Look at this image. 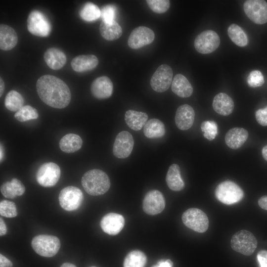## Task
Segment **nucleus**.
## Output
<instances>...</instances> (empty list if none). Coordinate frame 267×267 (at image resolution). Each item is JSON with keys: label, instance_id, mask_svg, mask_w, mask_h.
<instances>
[{"label": "nucleus", "instance_id": "nucleus-1", "mask_svg": "<svg viewBox=\"0 0 267 267\" xmlns=\"http://www.w3.org/2000/svg\"><path fill=\"white\" fill-rule=\"evenodd\" d=\"M36 88L41 99L49 106L62 109L70 103L71 95L69 87L55 76H41L37 82Z\"/></svg>", "mask_w": 267, "mask_h": 267}, {"label": "nucleus", "instance_id": "nucleus-2", "mask_svg": "<svg viewBox=\"0 0 267 267\" xmlns=\"http://www.w3.org/2000/svg\"><path fill=\"white\" fill-rule=\"evenodd\" d=\"M81 182L85 190L92 196L102 195L110 187L108 175L99 169H92L85 173L82 177Z\"/></svg>", "mask_w": 267, "mask_h": 267}, {"label": "nucleus", "instance_id": "nucleus-3", "mask_svg": "<svg viewBox=\"0 0 267 267\" xmlns=\"http://www.w3.org/2000/svg\"><path fill=\"white\" fill-rule=\"evenodd\" d=\"M34 250L39 255L45 257L55 255L60 247L58 238L49 235H39L34 237L31 242Z\"/></svg>", "mask_w": 267, "mask_h": 267}, {"label": "nucleus", "instance_id": "nucleus-4", "mask_svg": "<svg viewBox=\"0 0 267 267\" xmlns=\"http://www.w3.org/2000/svg\"><path fill=\"white\" fill-rule=\"evenodd\" d=\"M230 244L233 250L246 256H250L257 246V240L251 232L242 229L232 236Z\"/></svg>", "mask_w": 267, "mask_h": 267}, {"label": "nucleus", "instance_id": "nucleus-5", "mask_svg": "<svg viewBox=\"0 0 267 267\" xmlns=\"http://www.w3.org/2000/svg\"><path fill=\"white\" fill-rule=\"evenodd\" d=\"M215 195L221 202L231 205L240 201L244 196V192L235 182L226 180L218 185L215 190Z\"/></svg>", "mask_w": 267, "mask_h": 267}, {"label": "nucleus", "instance_id": "nucleus-6", "mask_svg": "<svg viewBox=\"0 0 267 267\" xmlns=\"http://www.w3.org/2000/svg\"><path fill=\"white\" fill-rule=\"evenodd\" d=\"M181 219L186 226L199 233L205 232L209 227L207 215L199 209H187L183 213Z\"/></svg>", "mask_w": 267, "mask_h": 267}, {"label": "nucleus", "instance_id": "nucleus-7", "mask_svg": "<svg viewBox=\"0 0 267 267\" xmlns=\"http://www.w3.org/2000/svg\"><path fill=\"white\" fill-rule=\"evenodd\" d=\"M27 27L30 33L36 36L47 37L51 31V25L48 20L38 10L31 11L27 20Z\"/></svg>", "mask_w": 267, "mask_h": 267}, {"label": "nucleus", "instance_id": "nucleus-8", "mask_svg": "<svg viewBox=\"0 0 267 267\" xmlns=\"http://www.w3.org/2000/svg\"><path fill=\"white\" fill-rule=\"evenodd\" d=\"M83 194L78 187L69 186L62 189L58 197L60 206L68 211L78 209L83 200Z\"/></svg>", "mask_w": 267, "mask_h": 267}, {"label": "nucleus", "instance_id": "nucleus-9", "mask_svg": "<svg viewBox=\"0 0 267 267\" xmlns=\"http://www.w3.org/2000/svg\"><path fill=\"white\" fill-rule=\"evenodd\" d=\"M220 44L218 34L211 30H205L197 36L194 40L196 50L201 54L211 53L216 50Z\"/></svg>", "mask_w": 267, "mask_h": 267}, {"label": "nucleus", "instance_id": "nucleus-10", "mask_svg": "<svg viewBox=\"0 0 267 267\" xmlns=\"http://www.w3.org/2000/svg\"><path fill=\"white\" fill-rule=\"evenodd\" d=\"M61 174L59 167L53 162L45 163L38 170L36 179L38 183L44 187H51L58 182Z\"/></svg>", "mask_w": 267, "mask_h": 267}, {"label": "nucleus", "instance_id": "nucleus-11", "mask_svg": "<svg viewBox=\"0 0 267 267\" xmlns=\"http://www.w3.org/2000/svg\"><path fill=\"white\" fill-rule=\"evenodd\" d=\"M247 16L257 24L267 22V2L263 0H248L243 4Z\"/></svg>", "mask_w": 267, "mask_h": 267}, {"label": "nucleus", "instance_id": "nucleus-12", "mask_svg": "<svg viewBox=\"0 0 267 267\" xmlns=\"http://www.w3.org/2000/svg\"><path fill=\"white\" fill-rule=\"evenodd\" d=\"M173 70L167 64L158 67L150 80L152 89L156 92H163L167 90L172 83Z\"/></svg>", "mask_w": 267, "mask_h": 267}, {"label": "nucleus", "instance_id": "nucleus-13", "mask_svg": "<svg viewBox=\"0 0 267 267\" xmlns=\"http://www.w3.org/2000/svg\"><path fill=\"white\" fill-rule=\"evenodd\" d=\"M165 207V199L163 194L158 190L148 191L142 202L144 212L150 215L160 213Z\"/></svg>", "mask_w": 267, "mask_h": 267}, {"label": "nucleus", "instance_id": "nucleus-14", "mask_svg": "<svg viewBox=\"0 0 267 267\" xmlns=\"http://www.w3.org/2000/svg\"><path fill=\"white\" fill-rule=\"evenodd\" d=\"M154 38V33L151 29L145 26H139L131 33L128 44L133 49H138L152 43Z\"/></svg>", "mask_w": 267, "mask_h": 267}, {"label": "nucleus", "instance_id": "nucleus-15", "mask_svg": "<svg viewBox=\"0 0 267 267\" xmlns=\"http://www.w3.org/2000/svg\"><path fill=\"white\" fill-rule=\"evenodd\" d=\"M134 141L132 135L127 131L120 132L116 136L113 146L114 155L121 159L127 158L132 152Z\"/></svg>", "mask_w": 267, "mask_h": 267}, {"label": "nucleus", "instance_id": "nucleus-16", "mask_svg": "<svg viewBox=\"0 0 267 267\" xmlns=\"http://www.w3.org/2000/svg\"><path fill=\"white\" fill-rule=\"evenodd\" d=\"M125 224V219L120 214L110 213L105 215L101 220L100 226L103 231L110 235L118 234Z\"/></svg>", "mask_w": 267, "mask_h": 267}, {"label": "nucleus", "instance_id": "nucleus-17", "mask_svg": "<svg viewBox=\"0 0 267 267\" xmlns=\"http://www.w3.org/2000/svg\"><path fill=\"white\" fill-rule=\"evenodd\" d=\"M113 83L107 76L98 77L91 84L90 90L92 94L99 99L110 97L113 93Z\"/></svg>", "mask_w": 267, "mask_h": 267}, {"label": "nucleus", "instance_id": "nucleus-18", "mask_svg": "<svg viewBox=\"0 0 267 267\" xmlns=\"http://www.w3.org/2000/svg\"><path fill=\"white\" fill-rule=\"evenodd\" d=\"M194 117L195 112L191 106L188 104L180 105L176 111V125L181 130L189 129L193 124Z\"/></svg>", "mask_w": 267, "mask_h": 267}, {"label": "nucleus", "instance_id": "nucleus-19", "mask_svg": "<svg viewBox=\"0 0 267 267\" xmlns=\"http://www.w3.org/2000/svg\"><path fill=\"white\" fill-rule=\"evenodd\" d=\"M248 137V133L242 128L230 129L225 135V142L229 148L237 149L241 147Z\"/></svg>", "mask_w": 267, "mask_h": 267}, {"label": "nucleus", "instance_id": "nucleus-20", "mask_svg": "<svg viewBox=\"0 0 267 267\" xmlns=\"http://www.w3.org/2000/svg\"><path fill=\"white\" fill-rule=\"evenodd\" d=\"M213 107L216 112L222 116H228L233 111L234 102L227 94L220 92L214 98Z\"/></svg>", "mask_w": 267, "mask_h": 267}, {"label": "nucleus", "instance_id": "nucleus-21", "mask_svg": "<svg viewBox=\"0 0 267 267\" xmlns=\"http://www.w3.org/2000/svg\"><path fill=\"white\" fill-rule=\"evenodd\" d=\"M98 63V58L94 55H80L72 60L71 65L75 71L82 72L93 69Z\"/></svg>", "mask_w": 267, "mask_h": 267}, {"label": "nucleus", "instance_id": "nucleus-22", "mask_svg": "<svg viewBox=\"0 0 267 267\" xmlns=\"http://www.w3.org/2000/svg\"><path fill=\"white\" fill-rule=\"evenodd\" d=\"M44 59L50 68L55 70L62 68L66 62L65 53L56 47L48 48L44 52Z\"/></svg>", "mask_w": 267, "mask_h": 267}, {"label": "nucleus", "instance_id": "nucleus-23", "mask_svg": "<svg viewBox=\"0 0 267 267\" xmlns=\"http://www.w3.org/2000/svg\"><path fill=\"white\" fill-rule=\"evenodd\" d=\"M18 42V36L15 31L8 25H0V48L3 50L13 48Z\"/></svg>", "mask_w": 267, "mask_h": 267}, {"label": "nucleus", "instance_id": "nucleus-24", "mask_svg": "<svg viewBox=\"0 0 267 267\" xmlns=\"http://www.w3.org/2000/svg\"><path fill=\"white\" fill-rule=\"evenodd\" d=\"M173 92L180 97H188L193 92V88L187 79L180 74L175 75L172 83Z\"/></svg>", "mask_w": 267, "mask_h": 267}, {"label": "nucleus", "instance_id": "nucleus-25", "mask_svg": "<svg viewBox=\"0 0 267 267\" xmlns=\"http://www.w3.org/2000/svg\"><path fill=\"white\" fill-rule=\"evenodd\" d=\"M166 181L168 187L176 191H180L184 187V183L181 178L179 167L176 164L171 165L167 172Z\"/></svg>", "mask_w": 267, "mask_h": 267}, {"label": "nucleus", "instance_id": "nucleus-26", "mask_svg": "<svg viewBox=\"0 0 267 267\" xmlns=\"http://www.w3.org/2000/svg\"><path fill=\"white\" fill-rule=\"evenodd\" d=\"M147 119V114L142 112L128 110L125 114L126 123L131 129L134 131L140 130L145 125Z\"/></svg>", "mask_w": 267, "mask_h": 267}, {"label": "nucleus", "instance_id": "nucleus-27", "mask_svg": "<svg viewBox=\"0 0 267 267\" xmlns=\"http://www.w3.org/2000/svg\"><path fill=\"white\" fill-rule=\"evenodd\" d=\"M0 191L5 197L13 199L16 196L23 195L25 188L19 179L13 178L10 181L5 182L1 185Z\"/></svg>", "mask_w": 267, "mask_h": 267}, {"label": "nucleus", "instance_id": "nucleus-28", "mask_svg": "<svg viewBox=\"0 0 267 267\" xmlns=\"http://www.w3.org/2000/svg\"><path fill=\"white\" fill-rule=\"evenodd\" d=\"M82 143V139L79 135L70 133L61 138L59 141V147L65 153H73L81 148Z\"/></svg>", "mask_w": 267, "mask_h": 267}, {"label": "nucleus", "instance_id": "nucleus-29", "mask_svg": "<svg viewBox=\"0 0 267 267\" xmlns=\"http://www.w3.org/2000/svg\"><path fill=\"white\" fill-rule=\"evenodd\" d=\"M165 127L162 121L153 118L146 122L143 128L144 135L149 138H160L165 134Z\"/></svg>", "mask_w": 267, "mask_h": 267}, {"label": "nucleus", "instance_id": "nucleus-30", "mask_svg": "<svg viewBox=\"0 0 267 267\" xmlns=\"http://www.w3.org/2000/svg\"><path fill=\"white\" fill-rule=\"evenodd\" d=\"M101 36L107 41H112L118 39L122 35V29L115 21L112 23L102 21L99 26Z\"/></svg>", "mask_w": 267, "mask_h": 267}, {"label": "nucleus", "instance_id": "nucleus-31", "mask_svg": "<svg viewBox=\"0 0 267 267\" xmlns=\"http://www.w3.org/2000/svg\"><path fill=\"white\" fill-rule=\"evenodd\" d=\"M227 34L230 40L237 45L245 46L248 43V38L244 30L238 25L231 24L228 28Z\"/></svg>", "mask_w": 267, "mask_h": 267}, {"label": "nucleus", "instance_id": "nucleus-32", "mask_svg": "<svg viewBox=\"0 0 267 267\" xmlns=\"http://www.w3.org/2000/svg\"><path fill=\"white\" fill-rule=\"evenodd\" d=\"M147 262V257L142 251L135 250L129 252L126 256L124 267H144Z\"/></svg>", "mask_w": 267, "mask_h": 267}, {"label": "nucleus", "instance_id": "nucleus-33", "mask_svg": "<svg viewBox=\"0 0 267 267\" xmlns=\"http://www.w3.org/2000/svg\"><path fill=\"white\" fill-rule=\"evenodd\" d=\"M24 100L23 96L17 91L11 90L5 97V107L11 111H17L23 106Z\"/></svg>", "mask_w": 267, "mask_h": 267}, {"label": "nucleus", "instance_id": "nucleus-34", "mask_svg": "<svg viewBox=\"0 0 267 267\" xmlns=\"http://www.w3.org/2000/svg\"><path fill=\"white\" fill-rule=\"evenodd\" d=\"M80 15L85 21H92L98 19L101 16V10L94 3L87 2L81 10Z\"/></svg>", "mask_w": 267, "mask_h": 267}, {"label": "nucleus", "instance_id": "nucleus-35", "mask_svg": "<svg viewBox=\"0 0 267 267\" xmlns=\"http://www.w3.org/2000/svg\"><path fill=\"white\" fill-rule=\"evenodd\" d=\"M38 116V112L36 109L28 105L23 106L14 114L15 118L19 122L36 119Z\"/></svg>", "mask_w": 267, "mask_h": 267}, {"label": "nucleus", "instance_id": "nucleus-36", "mask_svg": "<svg viewBox=\"0 0 267 267\" xmlns=\"http://www.w3.org/2000/svg\"><path fill=\"white\" fill-rule=\"evenodd\" d=\"M201 131L204 136L209 140H213L218 134V126L213 121H206L201 125Z\"/></svg>", "mask_w": 267, "mask_h": 267}, {"label": "nucleus", "instance_id": "nucleus-37", "mask_svg": "<svg viewBox=\"0 0 267 267\" xmlns=\"http://www.w3.org/2000/svg\"><path fill=\"white\" fill-rule=\"evenodd\" d=\"M0 214L6 218H13L17 215L15 204L12 201L3 200L0 202Z\"/></svg>", "mask_w": 267, "mask_h": 267}, {"label": "nucleus", "instance_id": "nucleus-38", "mask_svg": "<svg viewBox=\"0 0 267 267\" xmlns=\"http://www.w3.org/2000/svg\"><path fill=\"white\" fill-rule=\"evenodd\" d=\"M146 2L150 8L158 14L166 12L170 7V3L168 0H147Z\"/></svg>", "mask_w": 267, "mask_h": 267}, {"label": "nucleus", "instance_id": "nucleus-39", "mask_svg": "<svg viewBox=\"0 0 267 267\" xmlns=\"http://www.w3.org/2000/svg\"><path fill=\"white\" fill-rule=\"evenodd\" d=\"M264 82L262 73L257 70L251 71L247 78L248 84L252 88L261 87L264 84Z\"/></svg>", "mask_w": 267, "mask_h": 267}, {"label": "nucleus", "instance_id": "nucleus-40", "mask_svg": "<svg viewBox=\"0 0 267 267\" xmlns=\"http://www.w3.org/2000/svg\"><path fill=\"white\" fill-rule=\"evenodd\" d=\"M116 9L113 5H107L101 10V17L102 21L106 23H112L114 21Z\"/></svg>", "mask_w": 267, "mask_h": 267}, {"label": "nucleus", "instance_id": "nucleus-41", "mask_svg": "<svg viewBox=\"0 0 267 267\" xmlns=\"http://www.w3.org/2000/svg\"><path fill=\"white\" fill-rule=\"evenodd\" d=\"M258 123L263 126H267V106L258 110L255 113Z\"/></svg>", "mask_w": 267, "mask_h": 267}, {"label": "nucleus", "instance_id": "nucleus-42", "mask_svg": "<svg viewBox=\"0 0 267 267\" xmlns=\"http://www.w3.org/2000/svg\"><path fill=\"white\" fill-rule=\"evenodd\" d=\"M257 260L260 267H267V251L261 250L257 256Z\"/></svg>", "mask_w": 267, "mask_h": 267}, {"label": "nucleus", "instance_id": "nucleus-43", "mask_svg": "<svg viewBox=\"0 0 267 267\" xmlns=\"http://www.w3.org/2000/svg\"><path fill=\"white\" fill-rule=\"evenodd\" d=\"M173 263L170 260H161L151 267H172Z\"/></svg>", "mask_w": 267, "mask_h": 267}, {"label": "nucleus", "instance_id": "nucleus-44", "mask_svg": "<svg viewBox=\"0 0 267 267\" xmlns=\"http://www.w3.org/2000/svg\"><path fill=\"white\" fill-rule=\"evenodd\" d=\"M12 262L1 254H0V267H12Z\"/></svg>", "mask_w": 267, "mask_h": 267}, {"label": "nucleus", "instance_id": "nucleus-45", "mask_svg": "<svg viewBox=\"0 0 267 267\" xmlns=\"http://www.w3.org/2000/svg\"><path fill=\"white\" fill-rule=\"evenodd\" d=\"M258 202L261 208L267 210V195L262 196L258 200Z\"/></svg>", "mask_w": 267, "mask_h": 267}, {"label": "nucleus", "instance_id": "nucleus-46", "mask_svg": "<svg viewBox=\"0 0 267 267\" xmlns=\"http://www.w3.org/2000/svg\"><path fill=\"white\" fill-rule=\"evenodd\" d=\"M7 232L6 226L1 218H0V235H4Z\"/></svg>", "mask_w": 267, "mask_h": 267}, {"label": "nucleus", "instance_id": "nucleus-47", "mask_svg": "<svg viewBox=\"0 0 267 267\" xmlns=\"http://www.w3.org/2000/svg\"><path fill=\"white\" fill-rule=\"evenodd\" d=\"M4 90V83L1 77L0 78V96L1 97Z\"/></svg>", "mask_w": 267, "mask_h": 267}, {"label": "nucleus", "instance_id": "nucleus-48", "mask_svg": "<svg viewBox=\"0 0 267 267\" xmlns=\"http://www.w3.org/2000/svg\"><path fill=\"white\" fill-rule=\"evenodd\" d=\"M262 154L264 159L267 161V145L263 148Z\"/></svg>", "mask_w": 267, "mask_h": 267}, {"label": "nucleus", "instance_id": "nucleus-49", "mask_svg": "<svg viewBox=\"0 0 267 267\" xmlns=\"http://www.w3.org/2000/svg\"><path fill=\"white\" fill-rule=\"evenodd\" d=\"M60 267H76L75 265L69 263H65L63 264Z\"/></svg>", "mask_w": 267, "mask_h": 267}, {"label": "nucleus", "instance_id": "nucleus-50", "mask_svg": "<svg viewBox=\"0 0 267 267\" xmlns=\"http://www.w3.org/2000/svg\"><path fill=\"white\" fill-rule=\"evenodd\" d=\"M3 147L1 144H0V160L1 162L2 158L3 157Z\"/></svg>", "mask_w": 267, "mask_h": 267}, {"label": "nucleus", "instance_id": "nucleus-51", "mask_svg": "<svg viewBox=\"0 0 267 267\" xmlns=\"http://www.w3.org/2000/svg\"></svg>", "mask_w": 267, "mask_h": 267}]
</instances>
